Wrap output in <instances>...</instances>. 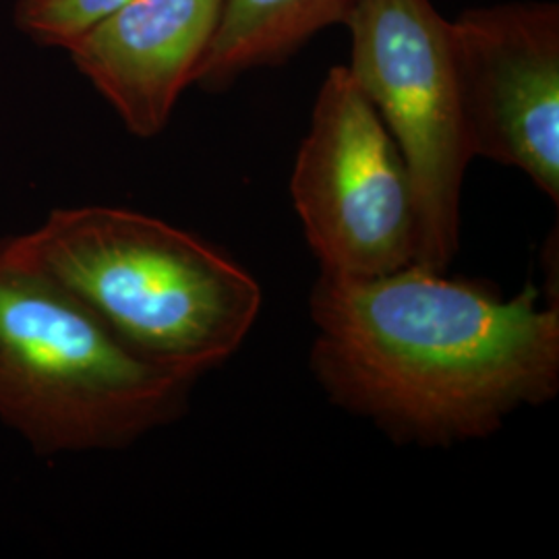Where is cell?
Listing matches in <instances>:
<instances>
[{
  "mask_svg": "<svg viewBox=\"0 0 559 559\" xmlns=\"http://www.w3.org/2000/svg\"><path fill=\"white\" fill-rule=\"evenodd\" d=\"M195 381L129 350L0 237V420L36 454L120 450L179 419Z\"/></svg>",
  "mask_w": 559,
  "mask_h": 559,
  "instance_id": "cell-3",
  "label": "cell"
},
{
  "mask_svg": "<svg viewBox=\"0 0 559 559\" xmlns=\"http://www.w3.org/2000/svg\"><path fill=\"white\" fill-rule=\"evenodd\" d=\"M346 64L399 145L417 212L415 263L448 270L460 247V201L473 156L450 52L431 0H359L342 23Z\"/></svg>",
  "mask_w": 559,
  "mask_h": 559,
  "instance_id": "cell-4",
  "label": "cell"
},
{
  "mask_svg": "<svg viewBox=\"0 0 559 559\" xmlns=\"http://www.w3.org/2000/svg\"><path fill=\"white\" fill-rule=\"evenodd\" d=\"M359 0H222L193 85L224 92L240 78L280 67L328 27L342 25Z\"/></svg>",
  "mask_w": 559,
  "mask_h": 559,
  "instance_id": "cell-8",
  "label": "cell"
},
{
  "mask_svg": "<svg viewBox=\"0 0 559 559\" xmlns=\"http://www.w3.org/2000/svg\"><path fill=\"white\" fill-rule=\"evenodd\" d=\"M17 237L129 350L185 380L230 359L260 318L263 295L251 272L154 216L59 207Z\"/></svg>",
  "mask_w": 559,
  "mask_h": 559,
  "instance_id": "cell-2",
  "label": "cell"
},
{
  "mask_svg": "<svg viewBox=\"0 0 559 559\" xmlns=\"http://www.w3.org/2000/svg\"><path fill=\"white\" fill-rule=\"evenodd\" d=\"M448 34L473 156L524 173L558 205V2L466 9Z\"/></svg>",
  "mask_w": 559,
  "mask_h": 559,
  "instance_id": "cell-6",
  "label": "cell"
},
{
  "mask_svg": "<svg viewBox=\"0 0 559 559\" xmlns=\"http://www.w3.org/2000/svg\"><path fill=\"white\" fill-rule=\"evenodd\" d=\"M221 11L222 0H131L64 50L127 131L152 140L193 85Z\"/></svg>",
  "mask_w": 559,
  "mask_h": 559,
  "instance_id": "cell-7",
  "label": "cell"
},
{
  "mask_svg": "<svg viewBox=\"0 0 559 559\" xmlns=\"http://www.w3.org/2000/svg\"><path fill=\"white\" fill-rule=\"evenodd\" d=\"M311 371L328 399L400 443L485 440L559 390V305L420 263L373 278L320 274Z\"/></svg>",
  "mask_w": 559,
  "mask_h": 559,
  "instance_id": "cell-1",
  "label": "cell"
},
{
  "mask_svg": "<svg viewBox=\"0 0 559 559\" xmlns=\"http://www.w3.org/2000/svg\"><path fill=\"white\" fill-rule=\"evenodd\" d=\"M131 0H15V25L29 40L67 48L96 21Z\"/></svg>",
  "mask_w": 559,
  "mask_h": 559,
  "instance_id": "cell-9",
  "label": "cell"
},
{
  "mask_svg": "<svg viewBox=\"0 0 559 559\" xmlns=\"http://www.w3.org/2000/svg\"><path fill=\"white\" fill-rule=\"evenodd\" d=\"M290 198L320 274L373 278L415 263L408 168L346 64H334L321 81Z\"/></svg>",
  "mask_w": 559,
  "mask_h": 559,
  "instance_id": "cell-5",
  "label": "cell"
}]
</instances>
